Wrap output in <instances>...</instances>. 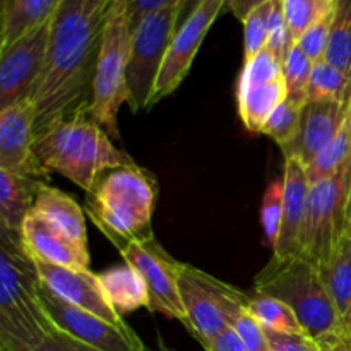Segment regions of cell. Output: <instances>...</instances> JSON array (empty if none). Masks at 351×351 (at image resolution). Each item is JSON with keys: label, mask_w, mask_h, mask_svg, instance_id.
<instances>
[{"label": "cell", "mask_w": 351, "mask_h": 351, "mask_svg": "<svg viewBox=\"0 0 351 351\" xmlns=\"http://www.w3.org/2000/svg\"><path fill=\"white\" fill-rule=\"evenodd\" d=\"M106 12L108 7L89 0H62L51 17L43 72L31 96L36 106V137L91 105Z\"/></svg>", "instance_id": "obj_1"}, {"label": "cell", "mask_w": 351, "mask_h": 351, "mask_svg": "<svg viewBox=\"0 0 351 351\" xmlns=\"http://www.w3.org/2000/svg\"><path fill=\"white\" fill-rule=\"evenodd\" d=\"M34 156L47 171H55L82 191L91 192L110 170L132 167L134 160L113 144L88 108L60 120L34 141Z\"/></svg>", "instance_id": "obj_2"}, {"label": "cell", "mask_w": 351, "mask_h": 351, "mask_svg": "<svg viewBox=\"0 0 351 351\" xmlns=\"http://www.w3.org/2000/svg\"><path fill=\"white\" fill-rule=\"evenodd\" d=\"M57 328L41 298V280L21 237L0 230V348L27 351Z\"/></svg>", "instance_id": "obj_3"}, {"label": "cell", "mask_w": 351, "mask_h": 351, "mask_svg": "<svg viewBox=\"0 0 351 351\" xmlns=\"http://www.w3.org/2000/svg\"><path fill=\"white\" fill-rule=\"evenodd\" d=\"M158 182L151 171L132 165L110 170L86 195V213L99 232L122 250L153 235Z\"/></svg>", "instance_id": "obj_4"}, {"label": "cell", "mask_w": 351, "mask_h": 351, "mask_svg": "<svg viewBox=\"0 0 351 351\" xmlns=\"http://www.w3.org/2000/svg\"><path fill=\"white\" fill-rule=\"evenodd\" d=\"M254 291L287 304L314 341L343 331V321L321 269L307 257H273L254 280Z\"/></svg>", "instance_id": "obj_5"}, {"label": "cell", "mask_w": 351, "mask_h": 351, "mask_svg": "<svg viewBox=\"0 0 351 351\" xmlns=\"http://www.w3.org/2000/svg\"><path fill=\"white\" fill-rule=\"evenodd\" d=\"M129 0H112L99 41L93 98L88 113L112 139L120 141L119 110L127 103V64L130 57L132 29L129 23Z\"/></svg>", "instance_id": "obj_6"}, {"label": "cell", "mask_w": 351, "mask_h": 351, "mask_svg": "<svg viewBox=\"0 0 351 351\" xmlns=\"http://www.w3.org/2000/svg\"><path fill=\"white\" fill-rule=\"evenodd\" d=\"M178 288L187 312L184 326L204 350L230 328L228 322L245 308L249 298V293L184 263L178 266Z\"/></svg>", "instance_id": "obj_7"}, {"label": "cell", "mask_w": 351, "mask_h": 351, "mask_svg": "<svg viewBox=\"0 0 351 351\" xmlns=\"http://www.w3.org/2000/svg\"><path fill=\"white\" fill-rule=\"evenodd\" d=\"M351 163L339 168L335 175L311 184L302 233V256L321 266L339 240L350 230Z\"/></svg>", "instance_id": "obj_8"}, {"label": "cell", "mask_w": 351, "mask_h": 351, "mask_svg": "<svg viewBox=\"0 0 351 351\" xmlns=\"http://www.w3.org/2000/svg\"><path fill=\"white\" fill-rule=\"evenodd\" d=\"M177 24L178 5H171L146 16L132 31L125 74L127 105L132 113L151 108L154 84L177 33Z\"/></svg>", "instance_id": "obj_9"}, {"label": "cell", "mask_w": 351, "mask_h": 351, "mask_svg": "<svg viewBox=\"0 0 351 351\" xmlns=\"http://www.w3.org/2000/svg\"><path fill=\"white\" fill-rule=\"evenodd\" d=\"M120 256L123 263L137 271L146 281L149 291V308L153 314H163L177 319L182 324L187 321L184 302L178 288V263L160 245L154 235L127 243Z\"/></svg>", "instance_id": "obj_10"}, {"label": "cell", "mask_w": 351, "mask_h": 351, "mask_svg": "<svg viewBox=\"0 0 351 351\" xmlns=\"http://www.w3.org/2000/svg\"><path fill=\"white\" fill-rule=\"evenodd\" d=\"M41 298L57 331L98 351H146L139 336L125 324H112L62 300L41 283Z\"/></svg>", "instance_id": "obj_11"}, {"label": "cell", "mask_w": 351, "mask_h": 351, "mask_svg": "<svg viewBox=\"0 0 351 351\" xmlns=\"http://www.w3.org/2000/svg\"><path fill=\"white\" fill-rule=\"evenodd\" d=\"M287 99L283 62L271 50L243 62L237 84V103L243 125L250 132H261L267 117Z\"/></svg>", "instance_id": "obj_12"}, {"label": "cell", "mask_w": 351, "mask_h": 351, "mask_svg": "<svg viewBox=\"0 0 351 351\" xmlns=\"http://www.w3.org/2000/svg\"><path fill=\"white\" fill-rule=\"evenodd\" d=\"M51 21L0 50V110L33 96L47 58Z\"/></svg>", "instance_id": "obj_13"}, {"label": "cell", "mask_w": 351, "mask_h": 351, "mask_svg": "<svg viewBox=\"0 0 351 351\" xmlns=\"http://www.w3.org/2000/svg\"><path fill=\"white\" fill-rule=\"evenodd\" d=\"M225 5L226 0H202L197 9L178 27L158 74L149 106L170 96L187 77L206 34Z\"/></svg>", "instance_id": "obj_14"}, {"label": "cell", "mask_w": 351, "mask_h": 351, "mask_svg": "<svg viewBox=\"0 0 351 351\" xmlns=\"http://www.w3.org/2000/svg\"><path fill=\"white\" fill-rule=\"evenodd\" d=\"M34 122L36 106L31 98L0 110V170L48 182L50 171L41 167L33 151Z\"/></svg>", "instance_id": "obj_15"}, {"label": "cell", "mask_w": 351, "mask_h": 351, "mask_svg": "<svg viewBox=\"0 0 351 351\" xmlns=\"http://www.w3.org/2000/svg\"><path fill=\"white\" fill-rule=\"evenodd\" d=\"M351 101H307L302 106L300 127L293 139L281 146L285 160H297L305 168L331 144L345 123Z\"/></svg>", "instance_id": "obj_16"}, {"label": "cell", "mask_w": 351, "mask_h": 351, "mask_svg": "<svg viewBox=\"0 0 351 351\" xmlns=\"http://www.w3.org/2000/svg\"><path fill=\"white\" fill-rule=\"evenodd\" d=\"M34 266L41 283L58 298L84 308L112 324H125L123 317H120L106 300L98 274H93L89 269H74L47 263H34Z\"/></svg>", "instance_id": "obj_17"}, {"label": "cell", "mask_w": 351, "mask_h": 351, "mask_svg": "<svg viewBox=\"0 0 351 351\" xmlns=\"http://www.w3.org/2000/svg\"><path fill=\"white\" fill-rule=\"evenodd\" d=\"M21 242L24 252L33 263L89 269V250L69 239L57 225L34 208L24 218Z\"/></svg>", "instance_id": "obj_18"}, {"label": "cell", "mask_w": 351, "mask_h": 351, "mask_svg": "<svg viewBox=\"0 0 351 351\" xmlns=\"http://www.w3.org/2000/svg\"><path fill=\"white\" fill-rule=\"evenodd\" d=\"M283 182V216H281L280 237L276 247L273 249V257L291 259L302 256V233H304L308 191H311L307 168L300 161L287 160Z\"/></svg>", "instance_id": "obj_19"}, {"label": "cell", "mask_w": 351, "mask_h": 351, "mask_svg": "<svg viewBox=\"0 0 351 351\" xmlns=\"http://www.w3.org/2000/svg\"><path fill=\"white\" fill-rule=\"evenodd\" d=\"M48 182L0 170V230L21 237L24 218L33 209L41 185Z\"/></svg>", "instance_id": "obj_20"}, {"label": "cell", "mask_w": 351, "mask_h": 351, "mask_svg": "<svg viewBox=\"0 0 351 351\" xmlns=\"http://www.w3.org/2000/svg\"><path fill=\"white\" fill-rule=\"evenodd\" d=\"M33 208L50 219L53 225H57L69 239L88 249L86 215L72 195L45 184L38 191Z\"/></svg>", "instance_id": "obj_21"}, {"label": "cell", "mask_w": 351, "mask_h": 351, "mask_svg": "<svg viewBox=\"0 0 351 351\" xmlns=\"http://www.w3.org/2000/svg\"><path fill=\"white\" fill-rule=\"evenodd\" d=\"M99 285L113 311L123 317L137 308H149V291L146 281L129 264L110 267L98 274Z\"/></svg>", "instance_id": "obj_22"}, {"label": "cell", "mask_w": 351, "mask_h": 351, "mask_svg": "<svg viewBox=\"0 0 351 351\" xmlns=\"http://www.w3.org/2000/svg\"><path fill=\"white\" fill-rule=\"evenodd\" d=\"M60 2L62 0H7L2 5L0 50L51 21Z\"/></svg>", "instance_id": "obj_23"}, {"label": "cell", "mask_w": 351, "mask_h": 351, "mask_svg": "<svg viewBox=\"0 0 351 351\" xmlns=\"http://www.w3.org/2000/svg\"><path fill=\"white\" fill-rule=\"evenodd\" d=\"M319 269L335 300L339 317L345 321L351 308V230L343 235L329 259L321 264Z\"/></svg>", "instance_id": "obj_24"}, {"label": "cell", "mask_w": 351, "mask_h": 351, "mask_svg": "<svg viewBox=\"0 0 351 351\" xmlns=\"http://www.w3.org/2000/svg\"><path fill=\"white\" fill-rule=\"evenodd\" d=\"M247 312L266 331L283 332V335H305L304 328L298 322L293 311L287 304H283V302L276 300L273 297L257 293V291L249 293Z\"/></svg>", "instance_id": "obj_25"}, {"label": "cell", "mask_w": 351, "mask_h": 351, "mask_svg": "<svg viewBox=\"0 0 351 351\" xmlns=\"http://www.w3.org/2000/svg\"><path fill=\"white\" fill-rule=\"evenodd\" d=\"M324 60L351 79V0H336Z\"/></svg>", "instance_id": "obj_26"}, {"label": "cell", "mask_w": 351, "mask_h": 351, "mask_svg": "<svg viewBox=\"0 0 351 351\" xmlns=\"http://www.w3.org/2000/svg\"><path fill=\"white\" fill-rule=\"evenodd\" d=\"M307 101H351V79L328 60L315 62Z\"/></svg>", "instance_id": "obj_27"}, {"label": "cell", "mask_w": 351, "mask_h": 351, "mask_svg": "<svg viewBox=\"0 0 351 351\" xmlns=\"http://www.w3.org/2000/svg\"><path fill=\"white\" fill-rule=\"evenodd\" d=\"M351 163V108L345 123L328 147L307 167L311 184L335 175L339 168Z\"/></svg>", "instance_id": "obj_28"}, {"label": "cell", "mask_w": 351, "mask_h": 351, "mask_svg": "<svg viewBox=\"0 0 351 351\" xmlns=\"http://www.w3.org/2000/svg\"><path fill=\"white\" fill-rule=\"evenodd\" d=\"M285 19L295 43L314 24L332 16L336 0H281Z\"/></svg>", "instance_id": "obj_29"}, {"label": "cell", "mask_w": 351, "mask_h": 351, "mask_svg": "<svg viewBox=\"0 0 351 351\" xmlns=\"http://www.w3.org/2000/svg\"><path fill=\"white\" fill-rule=\"evenodd\" d=\"M314 62L305 55V51L297 43L288 51L283 60V77L287 84V99L297 106L307 103L308 82H311Z\"/></svg>", "instance_id": "obj_30"}, {"label": "cell", "mask_w": 351, "mask_h": 351, "mask_svg": "<svg viewBox=\"0 0 351 351\" xmlns=\"http://www.w3.org/2000/svg\"><path fill=\"white\" fill-rule=\"evenodd\" d=\"M302 117V106L293 105L288 99H285L281 105L274 108V112L267 117L261 134L271 137L278 146H285L290 143L298 132Z\"/></svg>", "instance_id": "obj_31"}, {"label": "cell", "mask_w": 351, "mask_h": 351, "mask_svg": "<svg viewBox=\"0 0 351 351\" xmlns=\"http://www.w3.org/2000/svg\"><path fill=\"white\" fill-rule=\"evenodd\" d=\"M283 178H274L264 191L263 204H261V225H263V232L267 243L273 249L276 247L278 237H280L281 216H283Z\"/></svg>", "instance_id": "obj_32"}, {"label": "cell", "mask_w": 351, "mask_h": 351, "mask_svg": "<svg viewBox=\"0 0 351 351\" xmlns=\"http://www.w3.org/2000/svg\"><path fill=\"white\" fill-rule=\"evenodd\" d=\"M274 0L263 3L243 21V62H249L267 47V24Z\"/></svg>", "instance_id": "obj_33"}, {"label": "cell", "mask_w": 351, "mask_h": 351, "mask_svg": "<svg viewBox=\"0 0 351 351\" xmlns=\"http://www.w3.org/2000/svg\"><path fill=\"white\" fill-rule=\"evenodd\" d=\"M295 45L293 36L290 33L287 19L283 14L281 0H274L273 10L269 14V24H267V50L273 51L281 62L287 58L288 51Z\"/></svg>", "instance_id": "obj_34"}, {"label": "cell", "mask_w": 351, "mask_h": 351, "mask_svg": "<svg viewBox=\"0 0 351 351\" xmlns=\"http://www.w3.org/2000/svg\"><path fill=\"white\" fill-rule=\"evenodd\" d=\"M331 24H332V16L326 17V19L319 21L317 24H314L311 29L305 31V33L302 34L300 40L297 41L298 47L305 51V55H307L314 64L326 58L329 36H331Z\"/></svg>", "instance_id": "obj_35"}, {"label": "cell", "mask_w": 351, "mask_h": 351, "mask_svg": "<svg viewBox=\"0 0 351 351\" xmlns=\"http://www.w3.org/2000/svg\"><path fill=\"white\" fill-rule=\"evenodd\" d=\"M230 328L235 329V332L239 335V338L242 339L247 351H273L271 350L269 339H267L266 329H264L247 311H243L242 314L232 322Z\"/></svg>", "instance_id": "obj_36"}, {"label": "cell", "mask_w": 351, "mask_h": 351, "mask_svg": "<svg viewBox=\"0 0 351 351\" xmlns=\"http://www.w3.org/2000/svg\"><path fill=\"white\" fill-rule=\"evenodd\" d=\"M273 351H321L317 341L307 335H283V332L266 331Z\"/></svg>", "instance_id": "obj_37"}, {"label": "cell", "mask_w": 351, "mask_h": 351, "mask_svg": "<svg viewBox=\"0 0 351 351\" xmlns=\"http://www.w3.org/2000/svg\"><path fill=\"white\" fill-rule=\"evenodd\" d=\"M178 3H180V0H129L127 10H129L130 29H136L137 24L149 14L163 10L167 7L178 5Z\"/></svg>", "instance_id": "obj_38"}, {"label": "cell", "mask_w": 351, "mask_h": 351, "mask_svg": "<svg viewBox=\"0 0 351 351\" xmlns=\"http://www.w3.org/2000/svg\"><path fill=\"white\" fill-rule=\"evenodd\" d=\"M204 351H247L233 328H226Z\"/></svg>", "instance_id": "obj_39"}, {"label": "cell", "mask_w": 351, "mask_h": 351, "mask_svg": "<svg viewBox=\"0 0 351 351\" xmlns=\"http://www.w3.org/2000/svg\"><path fill=\"white\" fill-rule=\"evenodd\" d=\"M321 351H351V336L341 331L338 335L328 336V338L317 341Z\"/></svg>", "instance_id": "obj_40"}, {"label": "cell", "mask_w": 351, "mask_h": 351, "mask_svg": "<svg viewBox=\"0 0 351 351\" xmlns=\"http://www.w3.org/2000/svg\"><path fill=\"white\" fill-rule=\"evenodd\" d=\"M266 2H269V0H226V7L235 14L237 19H240L243 23L245 17L249 16L252 10H256L257 7H261Z\"/></svg>", "instance_id": "obj_41"}, {"label": "cell", "mask_w": 351, "mask_h": 351, "mask_svg": "<svg viewBox=\"0 0 351 351\" xmlns=\"http://www.w3.org/2000/svg\"><path fill=\"white\" fill-rule=\"evenodd\" d=\"M27 351H72V348L65 343L64 336L57 331Z\"/></svg>", "instance_id": "obj_42"}, {"label": "cell", "mask_w": 351, "mask_h": 351, "mask_svg": "<svg viewBox=\"0 0 351 351\" xmlns=\"http://www.w3.org/2000/svg\"><path fill=\"white\" fill-rule=\"evenodd\" d=\"M202 0H180L178 3V24H177V29L184 24V21L197 9V5L201 3Z\"/></svg>", "instance_id": "obj_43"}, {"label": "cell", "mask_w": 351, "mask_h": 351, "mask_svg": "<svg viewBox=\"0 0 351 351\" xmlns=\"http://www.w3.org/2000/svg\"><path fill=\"white\" fill-rule=\"evenodd\" d=\"M58 332H60V331H58ZM60 335H62V332H60ZM62 336H64L65 343H67V345L71 346L72 351H98V350L91 348V346H88V345H82L81 341H75V339L69 338V336H65V335H62Z\"/></svg>", "instance_id": "obj_44"}, {"label": "cell", "mask_w": 351, "mask_h": 351, "mask_svg": "<svg viewBox=\"0 0 351 351\" xmlns=\"http://www.w3.org/2000/svg\"><path fill=\"white\" fill-rule=\"evenodd\" d=\"M343 331L348 332V335L351 336V308H350L348 315L345 317V321H343Z\"/></svg>", "instance_id": "obj_45"}, {"label": "cell", "mask_w": 351, "mask_h": 351, "mask_svg": "<svg viewBox=\"0 0 351 351\" xmlns=\"http://www.w3.org/2000/svg\"><path fill=\"white\" fill-rule=\"evenodd\" d=\"M158 351H177V350H173L171 346H168L167 343L163 341V338H161V336H158Z\"/></svg>", "instance_id": "obj_46"}, {"label": "cell", "mask_w": 351, "mask_h": 351, "mask_svg": "<svg viewBox=\"0 0 351 351\" xmlns=\"http://www.w3.org/2000/svg\"><path fill=\"white\" fill-rule=\"evenodd\" d=\"M93 5H98V7H108L112 0H89Z\"/></svg>", "instance_id": "obj_47"}, {"label": "cell", "mask_w": 351, "mask_h": 351, "mask_svg": "<svg viewBox=\"0 0 351 351\" xmlns=\"http://www.w3.org/2000/svg\"><path fill=\"white\" fill-rule=\"evenodd\" d=\"M348 219H350V230H351V194H350V213H348Z\"/></svg>", "instance_id": "obj_48"}, {"label": "cell", "mask_w": 351, "mask_h": 351, "mask_svg": "<svg viewBox=\"0 0 351 351\" xmlns=\"http://www.w3.org/2000/svg\"><path fill=\"white\" fill-rule=\"evenodd\" d=\"M7 2V0H2V5H3V3H5Z\"/></svg>", "instance_id": "obj_49"}, {"label": "cell", "mask_w": 351, "mask_h": 351, "mask_svg": "<svg viewBox=\"0 0 351 351\" xmlns=\"http://www.w3.org/2000/svg\"><path fill=\"white\" fill-rule=\"evenodd\" d=\"M0 351H7V350H3V348H0Z\"/></svg>", "instance_id": "obj_50"}]
</instances>
